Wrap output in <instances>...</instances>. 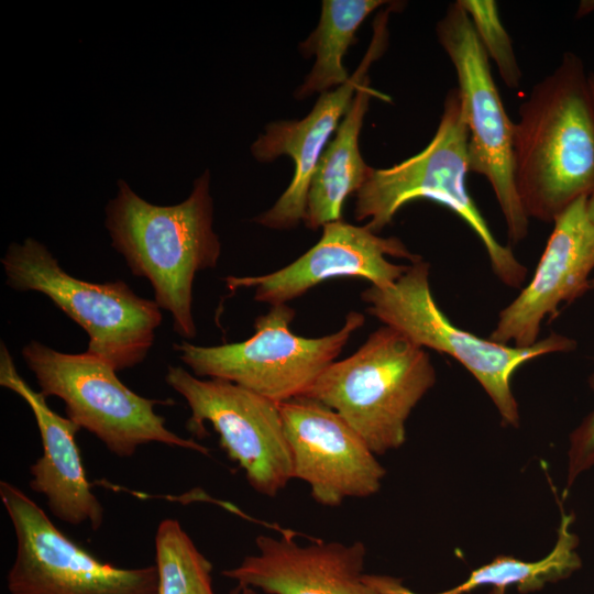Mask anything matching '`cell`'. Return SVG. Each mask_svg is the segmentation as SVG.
Segmentation results:
<instances>
[{
	"mask_svg": "<svg viewBox=\"0 0 594 594\" xmlns=\"http://www.w3.org/2000/svg\"><path fill=\"white\" fill-rule=\"evenodd\" d=\"M0 497L16 541L7 574L10 594H157L155 564L120 568L103 562L58 529L14 484L1 481Z\"/></svg>",
	"mask_w": 594,
	"mask_h": 594,
	"instance_id": "cell-10",
	"label": "cell"
},
{
	"mask_svg": "<svg viewBox=\"0 0 594 594\" xmlns=\"http://www.w3.org/2000/svg\"><path fill=\"white\" fill-rule=\"evenodd\" d=\"M458 1L469 14L488 59H492L496 65L504 84L509 88L519 87L521 70L512 40L499 19L496 2L493 0Z\"/></svg>",
	"mask_w": 594,
	"mask_h": 594,
	"instance_id": "cell-22",
	"label": "cell"
},
{
	"mask_svg": "<svg viewBox=\"0 0 594 594\" xmlns=\"http://www.w3.org/2000/svg\"><path fill=\"white\" fill-rule=\"evenodd\" d=\"M436 32L457 74L469 132V172L487 179L505 218L508 239L518 243L528 234L529 218L515 185V123L506 113L487 54L459 1L448 7Z\"/></svg>",
	"mask_w": 594,
	"mask_h": 594,
	"instance_id": "cell-9",
	"label": "cell"
},
{
	"mask_svg": "<svg viewBox=\"0 0 594 594\" xmlns=\"http://www.w3.org/2000/svg\"><path fill=\"white\" fill-rule=\"evenodd\" d=\"M165 382L191 411L188 431L202 438L205 422L210 424L221 448L256 493L275 497L293 480L278 403L229 381L197 377L183 366L169 365Z\"/></svg>",
	"mask_w": 594,
	"mask_h": 594,
	"instance_id": "cell-11",
	"label": "cell"
},
{
	"mask_svg": "<svg viewBox=\"0 0 594 594\" xmlns=\"http://www.w3.org/2000/svg\"><path fill=\"white\" fill-rule=\"evenodd\" d=\"M382 0H323L317 28L299 48L308 58L316 61L304 84L297 89V99L315 92H327L344 85L350 76L343 65L348 48L356 42L355 33L363 21Z\"/></svg>",
	"mask_w": 594,
	"mask_h": 594,
	"instance_id": "cell-19",
	"label": "cell"
},
{
	"mask_svg": "<svg viewBox=\"0 0 594 594\" xmlns=\"http://www.w3.org/2000/svg\"><path fill=\"white\" fill-rule=\"evenodd\" d=\"M0 385L30 406L37 425L43 452L30 466V488L46 499L51 514L63 522L88 524L98 530L105 510L87 479L74 421L55 413L41 392H35L19 375L14 361L3 341L0 344Z\"/></svg>",
	"mask_w": 594,
	"mask_h": 594,
	"instance_id": "cell-17",
	"label": "cell"
},
{
	"mask_svg": "<svg viewBox=\"0 0 594 594\" xmlns=\"http://www.w3.org/2000/svg\"><path fill=\"white\" fill-rule=\"evenodd\" d=\"M367 312L424 349L448 354L481 384L503 421L517 428L520 416L512 377L524 363L541 355L570 352L575 341L550 333L531 346L519 348L480 338L455 327L436 304L429 284V264L418 260L392 285H371L361 294Z\"/></svg>",
	"mask_w": 594,
	"mask_h": 594,
	"instance_id": "cell-6",
	"label": "cell"
},
{
	"mask_svg": "<svg viewBox=\"0 0 594 594\" xmlns=\"http://www.w3.org/2000/svg\"><path fill=\"white\" fill-rule=\"evenodd\" d=\"M320 240L289 265L262 276H228V288H254V299L272 306L287 304L314 286L336 277H360L371 285L394 284L408 265L388 257L420 260L395 237L383 238L366 226L356 227L342 220L322 227Z\"/></svg>",
	"mask_w": 594,
	"mask_h": 594,
	"instance_id": "cell-13",
	"label": "cell"
},
{
	"mask_svg": "<svg viewBox=\"0 0 594 594\" xmlns=\"http://www.w3.org/2000/svg\"><path fill=\"white\" fill-rule=\"evenodd\" d=\"M586 196L576 199L553 221V230L529 284L498 314L492 341L526 348L537 343L546 317L591 288L594 270V221Z\"/></svg>",
	"mask_w": 594,
	"mask_h": 594,
	"instance_id": "cell-14",
	"label": "cell"
},
{
	"mask_svg": "<svg viewBox=\"0 0 594 594\" xmlns=\"http://www.w3.org/2000/svg\"><path fill=\"white\" fill-rule=\"evenodd\" d=\"M590 82H591V88H592V92L594 97V74L592 73L590 74ZM587 212H588L590 218L594 221V189L587 198Z\"/></svg>",
	"mask_w": 594,
	"mask_h": 594,
	"instance_id": "cell-25",
	"label": "cell"
},
{
	"mask_svg": "<svg viewBox=\"0 0 594 594\" xmlns=\"http://www.w3.org/2000/svg\"><path fill=\"white\" fill-rule=\"evenodd\" d=\"M210 175L205 172L180 204L157 206L136 195L122 179L106 208L112 246L133 275L146 278L154 301L169 312L184 340L197 334L193 285L197 273L217 266L221 244L212 228Z\"/></svg>",
	"mask_w": 594,
	"mask_h": 594,
	"instance_id": "cell-2",
	"label": "cell"
},
{
	"mask_svg": "<svg viewBox=\"0 0 594 594\" xmlns=\"http://www.w3.org/2000/svg\"><path fill=\"white\" fill-rule=\"evenodd\" d=\"M514 174L525 213L544 222L594 189V97L572 52L519 107Z\"/></svg>",
	"mask_w": 594,
	"mask_h": 594,
	"instance_id": "cell-1",
	"label": "cell"
},
{
	"mask_svg": "<svg viewBox=\"0 0 594 594\" xmlns=\"http://www.w3.org/2000/svg\"><path fill=\"white\" fill-rule=\"evenodd\" d=\"M157 594H215L212 564L177 519H163L156 529Z\"/></svg>",
	"mask_w": 594,
	"mask_h": 594,
	"instance_id": "cell-21",
	"label": "cell"
},
{
	"mask_svg": "<svg viewBox=\"0 0 594 594\" xmlns=\"http://www.w3.org/2000/svg\"><path fill=\"white\" fill-rule=\"evenodd\" d=\"M1 264L8 286L45 295L87 332V353L117 372L146 359L162 323V309L125 282L91 283L72 276L33 238L11 243Z\"/></svg>",
	"mask_w": 594,
	"mask_h": 594,
	"instance_id": "cell-5",
	"label": "cell"
},
{
	"mask_svg": "<svg viewBox=\"0 0 594 594\" xmlns=\"http://www.w3.org/2000/svg\"><path fill=\"white\" fill-rule=\"evenodd\" d=\"M40 392L63 400L67 418L100 440L119 458H131L147 443L193 450L204 455L208 448L194 439L179 437L156 414V405L173 400L143 397L117 376L100 359L84 353H64L31 340L21 350Z\"/></svg>",
	"mask_w": 594,
	"mask_h": 594,
	"instance_id": "cell-7",
	"label": "cell"
},
{
	"mask_svg": "<svg viewBox=\"0 0 594 594\" xmlns=\"http://www.w3.org/2000/svg\"><path fill=\"white\" fill-rule=\"evenodd\" d=\"M506 588L503 587H493L487 594H505Z\"/></svg>",
	"mask_w": 594,
	"mask_h": 594,
	"instance_id": "cell-27",
	"label": "cell"
},
{
	"mask_svg": "<svg viewBox=\"0 0 594 594\" xmlns=\"http://www.w3.org/2000/svg\"><path fill=\"white\" fill-rule=\"evenodd\" d=\"M366 578L381 594H418L404 586L400 580L392 576L366 573Z\"/></svg>",
	"mask_w": 594,
	"mask_h": 594,
	"instance_id": "cell-24",
	"label": "cell"
},
{
	"mask_svg": "<svg viewBox=\"0 0 594 594\" xmlns=\"http://www.w3.org/2000/svg\"><path fill=\"white\" fill-rule=\"evenodd\" d=\"M255 548L222 575L264 594H381L364 573L361 541L301 544L289 534L258 535Z\"/></svg>",
	"mask_w": 594,
	"mask_h": 594,
	"instance_id": "cell-16",
	"label": "cell"
},
{
	"mask_svg": "<svg viewBox=\"0 0 594 594\" xmlns=\"http://www.w3.org/2000/svg\"><path fill=\"white\" fill-rule=\"evenodd\" d=\"M392 8L376 16L371 45L359 68L344 85L320 94L304 119L271 122L252 144L251 152L258 162H272L280 155H287L295 166L286 190L272 208L254 219L255 222L282 230L296 227L304 220L308 190L319 158L346 113L359 86L367 77L371 64L385 51Z\"/></svg>",
	"mask_w": 594,
	"mask_h": 594,
	"instance_id": "cell-15",
	"label": "cell"
},
{
	"mask_svg": "<svg viewBox=\"0 0 594 594\" xmlns=\"http://www.w3.org/2000/svg\"><path fill=\"white\" fill-rule=\"evenodd\" d=\"M469 132L457 88L448 91L437 131L418 154L388 168H371L356 191L354 217L369 219L366 227L377 233L407 202L437 201L458 215L482 242L495 275L507 286L519 288L527 268L512 248L498 242L466 188Z\"/></svg>",
	"mask_w": 594,
	"mask_h": 594,
	"instance_id": "cell-4",
	"label": "cell"
},
{
	"mask_svg": "<svg viewBox=\"0 0 594 594\" xmlns=\"http://www.w3.org/2000/svg\"><path fill=\"white\" fill-rule=\"evenodd\" d=\"M594 389V374L588 378ZM566 488L583 471L594 466V411L570 436Z\"/></svg>",
	"mask_w": 594,
	"mask_h": 594,
	"instance_id": "cell-23",
	"label": "cell"
},
{
	"mask_svg": "<svg viewBox=\"0 0 594 594\" xmlns=\"http://www.w3.org/2000/svg\"><path fill=\"white\" fill-rule=\"evenodd\" d=\"M294 317L287 304L275 305L244 341L202 346L182 340L173 349L197 377L229 381L279 404L304 396L365 320L351 311L334 333L305 338L292 332Z\"/></svg>",
	"mask_w": 594,
	"mask_h": 594,
	"instance_id": "cell-8",
	"label": "cell"
},
{
	"mask_svg": "<svg viewBox=\"0 0 594 594\" xmlns=\"http://www.w3.org/2000/svg\"><path fill=\"white\" fill-rule=\"evenodd\" d=\"M229 594H264L263 592L242 584H235Z\"/></svg>",
	"mask_w": 594,
	"mask_h": 594,
	"instance_id": "cell-26",
	"label": "cell"
},
{
	"mask_svg": "<svg viewBox=\"0 0 594 594\" xmlns=\"http://www.w3.org/2000/svg\"><path fill=\"white\" fill-rule=\"evenodd\" d=\"M372 97L388 98L375 91L366 77L321 154L311 177L304 222L317 230L341 220L343 202L365 183L372 167L367 166L359 147L360 132Z\"/></svg>",
	"mask_w": 594,
	"mask_h": 594,
	"instance_id": "cell-18",
	"label": "cell"
},
{
	"mask_svg": "<svg viewBox=\"0 0 594 594\" xmlns=\"http://www.w3.org/2000/svg\"><path fill=\"white\" fill-rule=\"evenodd\" d=\"M428 352L388 326L331 363L301 397L337 411L381 455L406 441V421L436 383Z\"/></svg>",
	"mask_w": 594,
	"mask_h": 594,
	"instance_id": "cell-3",
	"label": "cell"
},
{
	"mask_svg": "<svg viewBox=\"0 0 594 594\" xmlns=\"http://www.w3.org/2000/svg\"><path fill=\"white\" fill-rule=\"evenodd\" d=\"M289 447L293 479L314 501L337 507L376 494L386 470L362 437L333 409L307 397L278 404Z\"/></svg>",
	"mask_w": 594,
	"mask_h": 594,
	"instance_id": "cell-12",
	"label": "cell"
},
{
	"mask_svg": "<svg viewBox=\"0 0 594 594\" xmlns=\"http://www.w3.org/2000/svg\"><path fill=\"white\" fill-rule=\"evenodd\" d=\"M561 513L558 540L547 557L529 562L498 556L490 563L473 570L461 584L435 594H466L484 585L503 588L514 585L518 592L526 594L568 578L581 566V560L575 552L578 537L570 530L573 515Z\"/></svg>",
	"mask_w": 594,
	"mask_h": 594,
	"instance_id": "cell-20",
	"label": "cell"
}]
</instances>
